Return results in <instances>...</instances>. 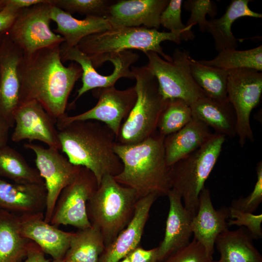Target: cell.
<instances>
[{"label":"cell","mask_w":262,"mask_h":262,"mask_svg":"<svg viewBox=\"0 0 262 262\" xmlns=\"http://www.w3.org/2000/svg\"><path fill=\"white\" fill-rule=\"evenodd\" d=\"M21 103L35 100L55 121L66 114L67 101L82 69L75 62L65 66L60 46L23 56Z\"/></svg>","instance_id":"6da1fadb"},{"label":"cell","mask_w":262,"mask_h":262,"mask_svg":"<svg viewBox=\"0 0 262 262\" xmlns=\"http://www.w3.org/2000/svg\"><path fill=\"white\" fill-rule=\"evenodd\" d=\"M56 128L61 150L71 164L90 170L98 186L105 175L115 176L121 172L123 165L115 151L117 137L105 124L75 121Z\"/></svg>","instance_id":"7a4b0ae2"},{"label":"cell","mask_w":262,"mask_h":262,"mask_svg":"<svg viewBox=\"0 0 262 262\" xmlns=\"http://www.w3.org/2000/svg\"><path fill=\"white\" fill-rule=\"evenodd\" d=\"M157 131L139 143H116L115 151L123 168L114 176L120 184L133 189L139 198L150 194L167 196L171 190L170 166L166 163L164 141Z\"/></svg>","instance_id":"3957f363"},{"label":"cell","mask_w":262,"mask_h":262,"mask_svg":"<svg viewBox=\"0 0 262 262\" xmlns=\"http://www.w3.org/2000/svg\"><path fill=\"white\" fill-rule=\"evenodd\" d=\"M165 41L179 44L181 40L179 35L171 32H160L156 29L112 27L84 37L77 46L89 57L96 69L103 65V60L107 56L133 49L144 53L153 51L164 60L171 62L172 57L165 53L161 46Z\"/></svg>","instance_id":"277c9868"},{"label":"cell","mask_w":262,"mask_h":262,"mask_svg":"<svg viewBox=\"0 0 262 262\" xmlns=\"http://www.w3.org/2000/svg\"><path fill=\"white\" fill-rule=\"evenodd\" d=\"M139 197L132 188L105 175L86 205L92 226L101 233L105 247L131 220Z\"/></svg>","instance_id":"5b68a950"},{"label":"cell","mask_w":262,"mask_h":262,"mask_svg":"<svg viewBox=\"0 0 262 262\" xmlns=\"http://www.w3.org/2000/svg\"><path fill=\"white\" fill-rule=\"evenodd\" d=\"M131 70L136 80L137 98L117 137V143L123 145L139 143L156 132L159 117L167 100L161 93L156 78L146 66H131Z\"/></svg>","instance_id":"8992f818"},{"label":"cell","mask_w":262,"mask_h":262,"mask_svg":"<svg viewBox=\"0 0 262 262\" xmlns=\"http://www.w3.org/2000/svg\"><path fill=\"white\" fill-rule=\"evenodd\" d=\"M225 137L214 133L200 147L170 166L171 189L181 196L193 218L197 213L199 194L218 160Z\"/></svg>","instance_id":"52a82bcc"},{"label":"cell","mask_w":262,"mask_h":262,"mask_svg":"<svg viewBox=\"0 0 262 262\" xmlns=\"http://www.w3.org/2000/svg\"><path fill=\"white\" fill-rule=\"evenodd\" d=\"M145 54L148 59L146 66L156 78L165 99H181L190 106L207 96L193 77L190 65L191 57L188 51L175 49L171 62L162 59L153 51Z\"/></svg>","instance_id":"ba28073f"},{"label":"cell","mask_w":262,"mask_h":262,"mask_svg":"<svg viewBox=\"0 0 262 262\" xmlns=\"http://www.w3.org/2000/svg\"><path fill=\"white\" fill-rule=\"evenodd\" d=\"M51 0L20 10L6 34L28 57L43 49L60 46L64 38L50 28Z\"/></svg>","instance_id":"9c48e42d"},{"label":"cell","mask_w":262,"mask_h":262,"mask_svg":"<svg viewBox=\"0 0 262 262\" xmlns=\"http://www.w3.org/2000/svg\"><path fill=\"white\" fill-rule=\"evenodd\" d=\"M262 93V72L242 68L229 70L227 96L236 118V133L243 147L246 141H254L250 117Z\"/></svg>","instance_id":"30bf717a"},{"label":"cell","mask_w":262,"mask_h":262,"mask_svg":"<svg viewBox=\"0 0 262 262\" xmlns=\"http://www.w3.org/2000/svg\"><path fill=\"white\" fill-rule=\"evenodd\" d=\"M60 53L63 63L68 61L74 62L79 65L82 69V85L77 90V95L73 102L91 90L114 86L120 78L134 79L130 66L139 58V55L132 50L107 56L103 59V64L107 61L111 62L114 69L111 74L105 76L98 73L89 57L80 50L77 46L69 47L64 42L60 46Z\"/></svg>","instance_id":"8fae6325"},{"label":"cell","mask_w":262,"mask_h":262,"mask_svg":"<svg viewBox=\"0 0 262 262\" xmlns=\"http://www.w3.org/2000/svg\"><path fill=\"white\" fill-rule=\"evenodd\" d=\"M98 187L93 173L81 166L74 180L60 194L49 223L56 227L70 225L79 229L90 227L86 205Z\"/></svg>","instance_id":"7c38bea8"},{"label":"cell","mask_w":262,"mask_h":262,"mask_svg":"<svg viewBox=\"0 0 262 262\" xmlns=\"http://www.w3.org/2000/svg\"><path fill=\"white\" fill-rule=\"evenodd\" d=\"M93 94L98 99L94 107L73 116L66 114L57 120L56 127L75 121L96 120L105 124L117 137L123 120L135 104L137 95L134 86L125 90H118L115 86L97 88Z\"/></svg>","instance_id":"4fadbf2b"},{"label":"cell","mask_w":262,"mask_h":262,"mask_svg":"<svg viewBox=\"0 0 262 262\" xmlns=\"http://www.w3.org/2000/svg\"><path fill=\"white\" fill-rule=\"evenodd\" d=\"M24 147L35 154L37 170L47 191L44 220L49 223L60 194L74 180L81 166L71 164L57 149L31 143L25 144Z\"/></svg>","instance_id":"5bb4252c"},{"label":"cell","mask_w":262,"mask_h":262,"mask_svg":"<svg viewBox=\"0 0 262 262\" xmlns=\"http://www.w3.org/2000/svg\"><path fill=\"white\" fill-rule=\"evenodd\" d=\"M23 52L5 33L0 44V119L14 127V113L21 103Z\"/></svg>","instance_id":"9a60e30c"},{"label":"cell","mask_w":262,"mask_h":262,"mask_svg":"<svg viewBox=\"0 0 262 262\" xmlns=\"http://www.w3.org/2000/svg\"><path fill=\"white\" fill-rule=\"evenodd\" d=\"M13 118L14 129L11 135L13 142L38 140L49 147L61 150L56 122L37 101L31 100L20 104Z\"/></svg>","instance_id":"2e32d148"},{"label":"cell","mask_w":262,"mask_h":262,"mask_svg":"<svg viewBox=\"0 0 262 262\" xmlns=\"http://www.w3.org/2000/svg\"><path fill=\"white\" fill-rule=\"evenodd\" d=\"M169 0H119L109 7L106 19L112 27L158 29L160 17Z\"/></svg>","instance_id":"e0dca14e"},{"label":"cell","mask_w":262,"mask_h":262,"mask_svg":"<svg viewBox=\"0 0 262 262\" xmlns=\"http://www.w3.org/2000/svg\"><path fill=\"white\" fill-rule=\"evenodd\" d=\"M18 217L20 231L24 238L36 244L52 259H63L74 233L61 230L45 221L43 213Z\"/></svg>","instance_id":"ac0fdd59"},{"label":"cell","mask_w":262,"mask_h":262,"mask_svg":"<svg viewBox=\"0 0 262 262\" xmlns=\"http://www.w3.org/2000/svg\"><path fill=\"white\" fill-rule=\"evenodd\" d=\"M158 197L150 194L138 199L131 220L105 247L99 262H119L139 246L150 209Z\"/></svg>","instance_id":"d6986e66"},{"label":"cell","mask_w":262,"mask_h":262,"mask_svg":"<svg viewBox=\"0 0 262 262\" xmlns=\"http://www.w3.org/2000/svg\"><path fill=\"white\" fill-rule=\"evenodd\" d=\"M229 215V208L222 207L215 210L209 190L204 188L199 196L198 209L192 218L191 227L194 238L203 246L212 257L217 237L228 229Z\"/></svg>","instance_id":"ffe728a7"},{"label":"cell","mask_w":262,"mask_h":262,"mask_svg":"<svg viewBox=\"0 0 262 262\" xmlns=\"http://www.w3.org/2000/svg\"><path fill=\"white\" fill-rule=\"evenodd\" d=\"M167 196L169 208L164 236L158 246L159 262H162L173 253L187 246L190 242L193 234V217L182 204L181 196L172 189Z\"/></svg>","instance_id":"44dd1931"},{"label":"cell","mask_w":262,"mask_h":262,"mask_svg":"<svg viewBox=\"0 0 262 262\" xmlns=\"http://www.w3.org/2000/svg\"><path fill=\"white\" fill-rule=\"evenodd\" d=\"M45 184L12 183L0 178V209L17 215L44 213Z\"/></svg>","instance_id":"7402d4cb"},{"label":"cell","mask_w":262,"mask_h":262,"mask_svg":"<svg viewBox=\"0 0 262 262\" xmlns=\"http://www.w3.org/2000/svg\"><path fill=\"white\" fill-rule=\"evenodd\" d=\"M214 134L202 122L193 118L178 131L165 136L164 145L169 166L189 155L206 143Z\"/></svg>","instance_id":"603a6c76"},{"label":"cell","mask_w":262,"mask_h":262,"mask_svg":"<svg viewBox=\"0 0 262 262\" xmlns=\"http://www.w3.org/2000/svg\"><path fill=\"white\" fill-rule=\"evenodd\" d=\"M50 19L57 24L54 32L62 36L65 43L75 47L84 37L112 28L108 21L103 17L86 16L78 19L64 10L52 5Z\"/></svg>","instance_id":"cb8c5ba5"},{"label":"cell","mask_w":262,"mask_h":262,"mask_svg":"<svg viewBox=\"0 0 262 262\" xmlns=\"http://www.w3.org/2000/svg\"><path fill=\"white\" fill-rule=\"evenodd\" d=\"M193 118L213 128L215 133L225 136L236 135V118L234 110L229 101H219L207 96L190 105Z\"/></svg>","instance_id":"d4e9b609"},{"label":"cell","mask_w":262,"mask_h":262,"mask_svg":"<svg viewBox=\"0 0 262 262\" xmlns=\"http://www.w3.org/2000/svg\"><path fill=\"white\" fill-rule=\"evenodd\" d=\"M249 0H233L229 5L225 13L219 18L208 20L207 31L213 36L216 50L219 52L227 49H236L237 39L231 32V26L238 18L249 16L262 18V14L252 11Z\"/></svg>","instance_id":"484cf974"},{"label":"cell","mask_w":262,"mask_h":262,"mask_svg":"<svg viewBox=\"0 0 262 262\" xmlns=\"http://www.w3.org/2000/svg\"><path fill=\"white\" fill-rule=\"evenodd\" d=\"M235 230L229 229L216 238L215 245L221 262H262V256L254 246L247 229L240 227Z\"/></svg>","instance_id":"4316f807"},{"label":"cell","mask_w":262,"mask_h":262,"mask_svg":"<svg viewBox=\"0 0 262 262\" xmlns=\"http://www.w3.org/2000/svg\"><path fill=\"white\" fill-rule=\"evenodd\" d=\"M30 241L19 229L18 215L0 209V262H20Z\"/></svg>","instance_id":"83f0119b"},{"label":"cell","mask_w":262,"mask_h":262,"mask_svg":"<svg viewBox=\"0 0 262 262\" xmlns=\"http://www.w3.org/2000/svg\"><path fill=\"white\" fill-rule=\"evenodd\" d=\"M105 248L101 233L91 225L74 233L63 259L66 262H99Z\"/></svg>","instance_id":"f1b7e54d"},{"label":"cell","mask_w":262,"mask_h":262,"mask_svg":"<svg viewBox=\"0 0 262 262\" xmlns=\"http://www.w3.org/2000/svg\"><path fill=\"white\" fill-rule=\"evenodd\" d=\"M193 77L207 97L219 101H229L227 96L229 70L201 64L190 59Z\"/></svg>","instance_id":"f546056e"},{"label":"cell","mask_w":262,"mask_h":262,"mask_svg":"<svg viewBox=\"0 0 262 262\" xmlns=\"http://www.w3.org/2000/svg\"><path fill=\"white\" fill-rule=\"evenodd\" d=\"M0 176L16 183L45 184L37 169L31 167L19 152L7 145L0 148Z\"/></svg>","instance_id":"4dcf8cb0"},{"label":"cell","mask_w":262,"mask_h":262,"mask_svg":"<svg viewBox=\"0 0 262 262\" xmlns=\"http://www.w3.org/2000/svg\"><path fill=\"white\" fill-rule=\"evenodd\" d=\"M201 64L227 70L248 68L262 71V45L239 50L231 49L222 50L213 59L197 60Z\"/></svg>","instance_id":"1f68e13d"},{"label":"cell","mask_w":262,"mask_h":262,"mask_svg":"<svg viewBox=\"0 0 262 262\" xmlns=\"http://www.w3.org/2000/svg\"><path fill=\"white\" fill-rule=\"evenodd\" d=\"M193 118L191 109L179 98L167 99L159 118L157 131L165 137L180 130Z\"/></svg>","instance_id":"d6a6232c"},{"label":"cell","mask_w":262,"mask_h":262,"mask_svg":"<svg viewBox=\"0 0 262 262\" xmlns=\"http://www.w3.org/2000/svg\"><path fill=\"white\" fill-rule=\"evenodd\" d=\"M115 0H51V3L70 14L77 13L86 16L106 18L110 6Z\"/></svg>","instance_id":"836d02e7"},{"label":"cell","mask_w":262,"mask_h":262,"mask_svg":"<svg viewBox=\"0 0 262 262\" xmlns=\"http://www.w3.org/2000/svg\"><path fill=\"white\" fill-rule=\"evenodd\" d=\"M182 0H170L167 6L161 13L160 17V25L179 35L181 40H193L195 34L181 20Z\"/></svg>","instance_id":"e575fe53"},{"label":"cell","mask_w":262,"mask_h":262,"mask_svg":"<svg viewBox=\"0 0 262 262\" xmlns=\"http://www.w3.org/2000/svg\"><path fill=\"white\" fill-rule=\"evenodd\" d=\"M183 3L185 10L191 12L186 26L192 29L194 25H197L201 32H206L208 24L206 16L209 15L213 18L217 14L218 8L214 1L211 0H186Z\"/></svg>","instance_id":"d590c367"},{"label":"cell","mask_w":262,"mask_h":262,"mask_svg":"<svg viewBox=\"0 0 262 262\" xmlns=\"http://www.w3.org/2000/svg\"><path fill=\"white\" fill-rule=\"evenodd\" d=\"M213 257L196 239L173 253L162 262H212Z\"/></svg>","instance_id":"8d00e7d4"},{"label":"cell","mask_w":262,"mask_h":262,"mask_svg":"<svg viewBox=\"0 0 262 262\" xmlns=\"http://www.w3.org/2000/svg\"><path fill=\"white\" fill-rule=\"evenodd\" d=\"M229 217L228 220L229 226L236 225L245 226L252 239H259L262 237V214L244 212L229 207Z\"/></svg>","instance_id":"74e56055"},{"label":"cell","mask_w":262,"mask_h":262,"mask_svg":"<svg viewBox=\"0 0 262 262\" xmlns=\"http://www.w3.org/2000/svg\"><path fill=\"white\" fill-rule=\"evenodd\" d=\"M257 180L252 192L246 197H241L232 201L231 208L244 212L253 213L262 201V162L256 166Z\"/></svg>","instance_id":"f35d334b"},{"label":"cell","mask_w":262,"mask_h":262,"mask_svg":"<svg viewBox=\"0 0 262 262\" xmlns=\"http://www.w3.org/2000/svg\"><path fill=\"white\" fill-rule=\"evenodd\" d=\"M127 256L130 262H159L158 248L147 250L138 246Z\"/></svg>","instance_id":"ab89813d"},{"label":"cell","mask_w":262,"mask_h":262,"mask_svg":"<svg viewBox=\"0 0 262 262\" xmlns=\"http://www.w3.org/2000/svg\"><path fill=\"white\" fill-rule=\"evenodd\" d=\"M25 260L20 262H49L45 253L34 242L30 241L28 246Z\"/></svg>","instance_id":"60d3db41"},{"label":"cell","mask_w":262,"mask_h":262,"mask_svg":"<svg viewBox=\"0 0 262 262\" xmlns=\"http://www.w3.org/2000/svg\"><path fill=\"white\" fill-rule=\"evenodd\" d=\"M20 10H14L5 7L0 12V33L7 32Z\"/></svg>","instance_id":"b9f144b4"},{"label":"cell","mask_w":262,"mask_h":262,"mask_svg":"<svg viewBox=\"0 0 262 262\" xmlns=\"http://www.w3.org/2000/svg\"><path fill=\"white\" fill-rule=\"evenodd\" d=\"M47 1L48 0H6L5 7L18 11Z\"/></svg>","instance_id":"7bdbcfd3"},{"label":"cell","mask_w":262,"mask_h":262,"mask_svg":"<svg viewBox=\"0 0 262 262\" xmlns=\"http://www.w3.org/2000/svg\"><path fill=\"white\" fill-rule=\"evenodd\" d=\"M10 128L11 127L7 122L0 119V148L7 146Z\"/></svg>","instance_id":"ee69618b"},{"label":"cell","mask_w":262,"mask_h":262,"mask_svg":"<svg viewBox=\"0 0 262 262\" xmlns=\"http://www.w3.org/2000/svg\"><path fill=\"white\" fill-rule=\"evenodd\" d=\"M6 5V0H0V12H1Z\"/></svg>","instance_id":"f6af8a7d"},{"label":"cell","mask_w":262,"mask_h":262,"mask_svg":"<svg viewBox=\"0 0 262 262\" xmlns=\"http://www.w3.org/2000/svg\"><path fill=\"white\" fill-rule=\"evenodd\" d=\"M49 262H66L63 259L59 260H50Z\"/></svg>","instance_id":"bcb514c9"},{"label":"cell","mask_w":262,"mask_h":262,"mask_svg":"<svg viewBox=\"0 0 262 262\" xmlns=\"http://www.w3.org/2000/svg\"><path fill=\"white\" fill-rule=\"evenodd\" d=\"M119 262H130V261L128 257L127 256L126 257L120 261Z\"/></svg>","instance_id":"7dc6e473"},{"label":"cell","mask_w":262,"mask_h":262,"mask_svg":"<svg viewBox=\"0 0 262 262\" xmlns=\"http://www.w3.org/2000/svg\"><path fill=\"white\" fill-rule=\"evenodd\" d=\"M5 33H0V44L2 38L3 37V36Z\"/></svg>","instance_id":"c3c4849f"},{"label":"cell","mask_w":262,"mask_h":262,"mask_svg":"<svg viewBox=\"0 0 262 262\" xmlns=\"http://www.w3.org/2000/svg\"><path fill=\"white\" fill-rule=\"evenodd\" d=\"M212 262H221L219 260L217 261H213Z\"/></svg>","instance_id":"681fc988"}]
</instances>
